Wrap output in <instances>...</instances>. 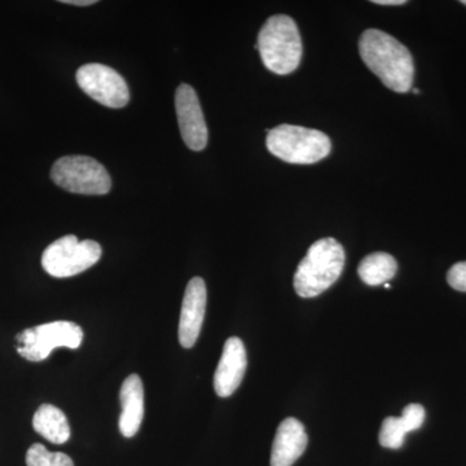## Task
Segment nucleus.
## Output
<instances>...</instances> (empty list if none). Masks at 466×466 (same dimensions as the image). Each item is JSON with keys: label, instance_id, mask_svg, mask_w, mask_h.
I'll return each instance as SVG.
<instances>
[{"label": "nucleus", "instance_id": "1", "mask_svg": "<svg viewBox=\"0 0 466 466\" xmlns=\"http://www.w3.org/2000/svg\"><path fill=\"white\" fill-rule=\"evenodd\" d=\"M361 60L386 87L400 94L412 88L415 63L406 46L390 34L368 29L359 41Z\"/></svg>", "mask_w": 466, "mask_h": 466}, {"label": "nucleus", "instance_id": "2", "mask_svg": "<svg viewBox=\"0 0 466 466\" xmlns=\"http://www.w3.org/2000/svg\"><path fill=\"white\" fill-rule=\"evenodd\" d=\"M345 249L336 238H325L309 247L294 275V289L302 299L320 296L342 275Z\"/></svg>", "mask_w": 466, "mask_h": 466}, {"label": "nucleus", "instance_id": "3", "mask_svg": "<svg viewBox=\"0 0 466 466\" xmlns=\"http://www.w3.org/2000/svg\"><path fill=\"white\" fill-rule=\"evenodd\" d=\"M256 48L269 72L279 76L290 75L302 60V39L299 26L287 15L269 17L260 29Z\"/></svg>", "mask_w": 466, "mask_h": 466}, {"label": "nucleus", "instance_id": "4", "mask_svg": "<svg viewBox=\"0 0 466 466\" xmlns=\"http://www.w3.org/2000/svg\"><path fill=\"white\" fill-rule=\"evenodd\" d=\"M267 149L288 164H317L332 150L328 135L302 126L280 125L267 134Z\"/></svg>", "mask_w": 466, "mask_h": 466}, {"label": "nucleus", "instance_id": "5", "mask_svg": "<svg viewBox=\"0 0 466 466\" xmlns=\"http://www.w3.org/2000/svg\"><path fill=\"white\" fill-rule=\"evenodd\" d=\"M51 177L60 188L76 195H106L112 188L106 168L87 156L58 158L51 168Z\"/></svg>", "mask_w": 466, "mask_h": 466}, {"label": "nucleus", "instance_id": "6", "mask_svg": "<svg viewBox=\"0 0 466 466\" xmlns=\"http://www.w3.org/2000/svg\"><path fill=\"white\" fill-rule=\"evenodd\" d=\"M16 341L21 357L29 361H43L55 349H78L84 342V330L73 321H54L24 330Z\"/></svg>", "mask_w": 466, "mask_h": 466}, {"label": "nucleus", "instance_id": "7", "mask_svg": "<svg viewBox=\"0 0 466 466\" xmlns=\"http://www.w3.org/2000/svg\"><path fill=\"white\" fill-rule=\"evenodd\" d=\"M101 254L103 250L96 241H79L76 236L67 235L45 250L42 266L52 278H72L96 265Z\"/></svg>", "mask_w": 466, "mask_h": 466}, {"label": "nucleus", "instance_id": "8", "mask_svg": "<svg viewBox=\"0 0 466 466\" xmlns=\"http://www.w3.org/2000/svg\"><path fill=\"white\" fill-rule=\"evenodd\" d=\"M76 84L101 106L119 109L127 106L130 91L122 76L101 64H87L76 72Z\"/></svg>", "mask_w": 466, "mask_h": 466}, {"label": "nucleus", "instance_id": "9", "mask_svg": "<svg viewBox=\"0 0 466 466\" xmlns=\"http://www.w3.org/2000/svg\"><path fill=\"white\" fill-rule=\"evenodd\" d=\"M177 124L183 142L189 149L200 152L207 148L208 133L198 94L189 85H180L175 94Z\"/></svg>", "mask_w": 466, "mask_h": 466}, {"label": "nucleus", "instance_id": "10", "mask_svg": "<svg viewBox=\"0 0 466 466\" xmlns=\"http://www.w3.org/2000/svg\"><path fill=\"white\" fill-rule=\"evenodd\" d=\"M207 284L201 278H193L184 293L179 320V342L184 349H191L198 342L205 312H207Z\"/></svg>", "mask_w": 466, "mask_h": 466}, {"label": "nucleus", "instance_id": "11", "mask_svg": "<svg viewBox=\"0 0 466 466\" xmlns=\"http://www.w3.org/2000/svg\"><path fill=\"white\" fill-rule=\"evenodd\" d=\"M248 357L244 342L238 337L227 339L214 376L218 397L228 398L238 390L247 372Z\"/></svg>", "mask_w": 466, "mask_h": 466}, {"label": "nucleus", "instance_id": "12", "mask_svg": "<svg viewBox=\"0 0 466 466\" xmlns=\"http://www.w3.org/2000/svg\"><path fill=\"white\" fill-rule=\"evenodd\" d=\"M309 437L305 426L294 417H288L276 431L272 444L271 466H291L303 455Z\"/></svg>", "mask_w": 466, "mask_h": 466}, {"label": "nucleus", "instance_id": "13", "mask_svg": "<svg viewBox=\"0 0 466 466\" xmlns=\"http://www.w3.org/2000/svg\"><path fill=\"white\" fill-rule=\"evenodd\" d=\"M119 400L122 406L119 431L126 438H133L139 431L144 417V388L139 376L131 375L125 380Z\"/></svg>", "mask_w": 466, "mask_h": 466}, {"label": "nucleus", "instance_id": "14", "mask_svg": "<svg viewBox=\"0 0 466 466\" xmlns=\"http://www.w3.org/2000/svg\"><path fill=\"white\" fill-rule=\"evenodd\" d=\"M33 428L45 440L54 444H64L69 441L70 426L63 410L52 404H43L33 417Z\"/></svg>", "mask_w": 466, "mask_h": 466}, {"label": "nucleus", "instance_id": "15", "mask_svg": "<svg viewBox=\"0 0 466 466\" xmlns=\"http://www.w3.org/2000/svg\"><path fill=\"white\" fill-rule=\"evenodd\" d=\"M398 263L388 253H372L361 260L358 267L359 278L370 287L389 283L397 274Z\"/></svg>", "mask_w": 466, "mask_h": 466}, {"label": "nucleus", "instance_id": "16", "mask_svg": "<svg viewBox=\"0 0 466 466\" xmlns=\"http://www.w3.org/2000/svg\"><path fill=\"white\" fill-rule=\"evenodd\" d=\"M410 429L404 424L401 417H386L380 431V444L385 449H400Z\"/></svg>", "mask_w": 466, "mask_h": 466}, {"label": "nucleus", "instance_id": "17", "mask_svg": "<svg viewBox=\"0 0 466 466\" xmlns=\"http://www.w3.org/2000/svg\"><path fill=\"white\" fill-rule=\"evenodd\" d=\"M27 466H75L73 460L63 452H51L41 443L33 444L26 453Z\"/></svg>", "mask_w": 466, "mask_h": 466}, {"label": "nucleus", "instance_id": "18", "mask_svg": "<svg viewBox=\"0 0 466 466\" xmlns=\"http://www.w3.org/2000/svg\"><path fill=\"white\" fill-rule=\"evenodd\" d=\"M425 408L422 407L421 404L413 403L408 404V406L404 408L401 419H403L404 424L407 425L410 431H413L421 428L425 421Z\"/></svg>", "mask_w": 466, "mask_h": 466}, {"label": "nucleus", "instance_id": "19", "mask_svg": "<svg viewBox=\"0 0 466 466\" xmlns=\"http://www.w3.org/2000/svg\"><path fill=\"white\" fill-rule=\"evenodd\" d=\"M447 281L453 289L466 291V262L456 263L451 267Z\"/></svg>", "mask_w": 466, "mask_h": 466}, {"label": "nucleus", "instance_id": "20", "mask_svg": "<svg viewBox=\"0 0 466 466\" xmlns=\"http://www.w3.org/2000/svg\"><path fill=\"white\" fill-rule=\"evenodd\" d=\"M66 5H78V7H87L96 3V0H63Z\"/></svg>", "mask_w": 466, "mask_h": 466}, {"label": "nucleus", "instance_id": "21", "mask_svg": "<svg viewBox=\"0 0 466 466\" xmlns=\"http://www.w3.org/2000/svg\"><path fill=\"white\" fill-rule=\"evenodd\" d=\"M375 5H406V0H373Z\"/></svg>", "mask_w": 466, "mask_h": 466}, {"label": "nucleus", "instance_id": "22", "mask_svg": "<svg viewBox=\"0 0 466 466\" xmlns=\"http://www.w3.org/2000/svg\"><path fill=\"white\" fill-rule=\"evenodd\" d=\"M383 287H385L386 289H390V288H391L390 284H389V283L383 284Z\"/></svg>", "mask_w": 466, "mask_h": 466}, {"label": "nucleus", "instance_id": "23", "mask_svg": "<svg viewBox=\"0 0 466 466\" xmlns=\"http://www.w3.org/2000/svg\"><path fill=\"white\" fill-rule=\"evenodd\" d=\"M413 94L419 95L420 94V90H417V88H413Z\"/></svg>", "mask_w": 466, "mask_h": 466}, {"label": "nucleus", "instance_id": "24", "mask_svg": "<svg viewBox=\"0 0 466 466\" xmlns=\"http://www.w3.org/2000/svg\"><path fill=\"white\" fill-rule=\"evenodd\" d=\"M462 5H466V0H462Z\"/></svg>", "mask_w": 466, "mask_h": 466}]
</instances>
